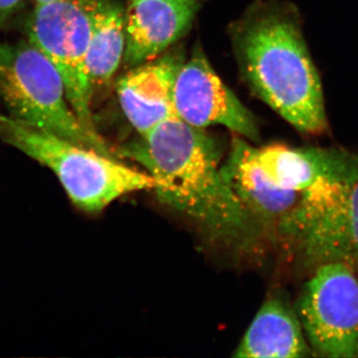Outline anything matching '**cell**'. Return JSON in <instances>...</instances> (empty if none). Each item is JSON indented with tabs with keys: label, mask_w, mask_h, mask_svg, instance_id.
<instances>
[{
	"label": "cell",
	"mask_w": 358,
	"mask_h": 358,
	"mask_svg": "<svg viewBox=\"0 0 358 358\" xmlns=\"http://www.w3.org/2000/svg\"><path fill=\"white\" fill-rule=\"evenodd\" d=\"M117 154L145 167L159 201L214 244L248 253L262 243L265 234L224 179L217 143L205 129L173 115Z\"/></svg>",
	"instance_id": "6da1fadb"
},
{
	"label": "cell",
	"mask_w": 358,
	"mask_h": 358,
	"mask_svg": "<svg viewBox=\"0 0 358 358\" xmlns=\"http://www.w3.org/2000/svg\"><path fill=\"white\" fill-rule=\"evenodd\" d=\"M234 46L242 73L257 96L301 134L329 126L324 94L294 7L262 4L240 21Z\"/></svg>",
	"instance_id": "7a4b0ae2"
},
{
	"label": "cell",
	"mask_w": 358,
	"mask_h": 358,
	"mask_svg": "<svg viewBox=\"0 0 358 358\" xmlns=\"http://www.w3.org/2000/svg\"><path fill=\"white\" fill-rule=\"evenodd\" d=\"M0 138L48 167L78 208L99 213L129 193L154 190L155 179L91 148L0 115Z\"/></svg>",
	"instance_id": "3957f363"
},
{
	"label": "cell",
	"mask_w": 358,
	"mask_h": 358,
	"mask_svg": "<svg viewBox=\"0 0 358 358\" xmlns=\"http://www.w3.org/2000/svg\"><path fill=\"white\" fill-rule=\"evenodd\" d=\"M0 100L17 121L120 159L103 136L85 128L68 101L60 73L28 40L0 44Z\"/></svg>",
	"instance_id": "277c9868"
},
{
	"label": "cell",
	"mask_w": 358,
	"mask_h": 358,
	"mask_svg": "<svg viewBox=\"0 0 358 358\" xmlns=\"http://www.w3.org/2000/svg\"><path fill=\"white\" fill-rule=\"evenodd\" d=\"M292 248L303 262H343L358 273V164L345 181L303 190L292 221Z\"/></svg>",
	"instance_id": "5b68a950"
},
{
	"label": "cell",
	"mask_w": 358,
	"mask_h": 358,
	"mask_svg": "<svg viewBox=\"0 0 358 358\" xmlns=\"http://www.w3.org/2000/svg\"><path fill=\"white\" fill-rule=\"evenodd\" d=\"M95 3L63 0L36 6L28 20L27 36L60 73L68 101L85 128L102 136L92 112L94 94L87 68Z\"/></svg>",
	"instance_id": "8992f818"
},
{
	"label": "cell",
	"mask_w": 358,
	"mask_h": 358,
	"mask_svg": "<svg viewBox=\"0 0 358 358\" xmlns=\"http://www.w3.org/2000/svg\"><path fill=\"white\" fill-rule=\"evenodd\" d=\"M312 268L296 313L313 355L358 357V273L343 262Z\"/></svg>",
	"instance_id": "52a82bcc"
},
{
	"label": "cell",
	"mask_w": 358,
	"mask_h": 358,
	"mask_svg": "<svg viewBox=\"0 0 358 358\" xmlns=\"http://www.w3.org/2000/svg\"><path fill=\"white\" fill-rule=\"evenodd\" d=\"M173 100L176 115L193 127L223 126L247 140L260 138L255 117L221 81L200 47L179 68Z\"/></svg>",
	"instance_id": "ba28073f"
},
{
	"label": "cell",
	"mask_w": 358,
	"mask_h": 358,
	"mask_svg": "<svg viewBox=\"0 0 358 358\" xmlns=\"http://www.w3.org/2000/svg\"><path fill=\"white\" fill-rule=\"evenodd\" d=\"M221 173L265 236L281 242L282 229L300 203L303 192L273 185L257 162L256 148L240 136L233 138Z\"/></svg>",
	"instance_id": "9c48e42d"
},
{
	"label": "cell",
	"mask_w": 358,
	"mask_h": 358,
	"mask_svg": "<svg viewBox=\"0 0 358 358\" xmlns=\"http://www.w3.org/2000/svg\"><path fill=\"white\" fill-rule=\"evenodd\" d=\"M200 0H129L124 8L129 69L164 54L192 27Z\"/></svg>",
	"instance_id": "30bf717a"
},
{
	"label": "cell",
	"mask_w": 358,
	"mask_h": 358,
	"mask_svg": "<svg viewBox=\"0 0 358 358\" xmlns=\"http://www.w3.org/2000/svg\"><path fill=\"white\" fill-rule=\"evenodd\" d=\"M183 62L182 55L171 52L131 68L117 82L120 106L138 136L176 115L173 100V84Z\"/></svg>",
	"instance_id": "8fae6325"
},
{
	"label": "cell",
	"mask_w": 358,
	"mask_h": 358,
	"mask_svg": "<svg viewBox=\"0 0 358 358\" xmlns=\"http://www.w3.org/2000/svg\"><path fill=\"white\" fill-rule=\"evenodd\" d=\"M256 159L273 185L293 192L324 181H345L358 164V155L341 148H293L279 143L256 148Z\"/></svg>",
	"instance_id": "7c38bea8"
},
{
	"label": "cell",
	"mask_w": 358,
	"mask_h": 358,
	"mask_svg": "<svg viewBox=\"0 0 358 358\" xmlns=\"http://www.w3.org/2000/svg\"><path fill=\"white\" fill-rule=\"evenodd\" d=\"M298 313L280 296L268 299L257 313L233 357H313Z\"/></svg>",
	"instance_id": "4fadbf2b"
},
{
	"label": "cell",
	"mask_w": 358,
	"mask_h": 358,
	"mask_svg": "<svg viewBox=\"0 0 358 358\" xmlns=\"http://www.w3.org/2000/svg\"><path fill=\"white\" fill-rule=\"evenodd\" d=\"M126 48L124 8L117 0H96L87 68L93 94L110 83Z\"/></svg>",
	"instance_id": "5bb4252c"
},
{
	"label": "cell",
	"mask_w": 358,
	"mask_h": 358,
	"mask_svg": "<svg viewBox=\"0 0 358 358\" xmlns=\"http://www.w3.org/2000/svg\"><path fill=\"white\" fill-rule=\"evenodd\" d=\"M24 0H0V27L20 10Z\"/></svg>",
	"instance_id": "9a60e30c"
},
{
	"label": "cell",
	"mask_w": 358,
	"mask_h": 358,
	"mask_svg": "<svg viewBox=\"0 0 358 358\" xmlns=\"http://www.w3.org/2000/svg\"><path fill=\"white\" fill-rule=\"evenodd\" d=\"M36 6H44V4L53 3V2L63 1V0H34Z\"/></svg>",
	"instance_id": "2e32d148"
}]
</instances>
